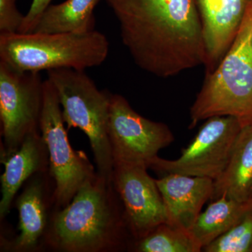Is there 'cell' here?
I'll return each mask as SVG.
<instances>
[{
    "instance_id": "cell-1",
    "label": "cell",
    "mask_w": 252,
    "mask_h": 252,
    "mask_svg": "<svg viewBox=\"0 0 252 252\" xmlns=\"http://www.w3.org/2000/svg\"><path fill=\"white\" fill-rule=\"evenodd\" d=\"M123 44L135 64L170 78L206 64L203 26L195 0H105Z\"/></svg>"
},
{
    "instance_id": "cell-2",
    "label": "cell",
    "mask_w": 252,
    "mask_h": 252,
    "mask_svg": "<svg viewBox=\"0 0 252 252\" xmlns=\"http://www.w3.org/2000/svg\"><path fill=\"white\" fill-rule=\"evenodd\" d=\"M133 242L112 180L97 172L53 212L43 244L59 252H111L130 250Z\"/></svg>"
},
{
    "instance_id": "cell-3",
    "label": "cell",
    "mask_w": 252,
    "mask_h": 252,
    "mask_svg": "<svg viewBox=\"0 0 252 252\" xmlns=\"http://www.w3.org/2000/svg\"><path fill=\"white\" fill-rule=\"evenodd\" d=\"M221 116L236 118L243 127L252 124V0L231 46L205 76L190 107L189 127Z\"/></svg>"
},
{
    "instance_id": "cell-4",
    "label": "cell",
    "mask_w": 252,
    "mask_h": 252,
    "mask_svg": "<svg viewBox=\"0 0 252 252\" xmlns=\"http://www.w3.org/2000/svg\"><path fill=\"white\" fill-rule=\"evenodd\" d=\"M109 42L100 32L0 34V61L21 72L69 68L85 70L107 59Z\"/></svg>"
},
{
    "instance_id": "cell-5",
    "label": "cell",
    "mask_w": 252,
    "mask_h": 252,
    "mask_svg": "<svg viewBox=\"0 0 252 252\" xmlns=\"http://www.w3.org/2000/svg\"><path fill=\"white\" fill-rule=\"evenodd\" d=\"M62 108L67 130L79 128L89 137L97 172L112 180L114 160L108 136L110 93L99 90L84 70L48 71Z\"/></svg>"
},
{
    "instance_id": "cell-6",
    "label": "cell",
    "mask_w": 252,
    "mask_h": 252,
    "mask_svg": "<svg viewBox=\"0 0 252 252\" xmlns=\"http://www.w3.org/2000/svg\"><path fill=\"white\" fill-rule=\"evenodd\" d=\"M64 126L57 93L51 81L46 79L40 131L49 153V172L54 182L55 210L67 206L84 182L97 174L86 154L72 149Z\"/></svg>"
},
{
    "instance_id": "cell-7",
    "label": "cell",
    "mask_w": 252,
    "mask_h": 252,
    "mask_svg": "<svg viewBox=\"0 0 252 252\" xmlns=\"http://www.w3.org/2000/svg\"><path fill=\"white\" fill-rule=\"evenodd\" d=\"M195 138L175 160L156 157L148 168L165 174H180L217 180L224 171L241 130V124L230 116L207 119Z\"/></svg>"
},
{
    "instance_id": "cell-8",
    "label": "cell",
    "mask_w": 252,
    "mask_h": 252,
    "mask_svg": "<svg viewBox=\"0 0 252 252\" xmlns=\"http://www.w3.org/2000/svg\"><path fill=\"white\" fill-rule=\"evenodd\" d=\"M44 82L39 72H21L0 61L1 152H14L28 135L40 131Z\"/></svg>"
},
{
    "instance_id": "cell-9",
    "label": "cell",
    "mask_w": 252,
    "mask_h": 252,
    "mask_svg": "<svg viewBox=\"0 0 252 252\" xmlns=\"http://www.w3.org/2000/svg\"><path fill=\"white\" fill-rule=\"evenodd\" d=\"M108 136L114 165L124 162L147 167L159 151L175 140L166 124L142 117L119 94H111Z\"/></svg>"
},
{
    "instance_id": "cell-10",
    "label": "cell",
    "mask_w": 252,
    "mask_h": 252,
    "mask_svg": "<svg viewBox=\"0 0 252 252\" xmlns=\"http://www.w3.org/2000/svg\"><path fill=\"white\" fill-rule=\"evenodd\" d=\"M142 164L114 163L112 182L122 202L124 218L134 241L167 223L166 211L156 180Z\"/></svg>"
},
{
    "instance_id": "cell-11",
    "label": "cell",
    "mask_w": 252,
    "mask_h": 252,
    "mask_svg": "<svg viewBox=\"0 0 252 252\" xmlns=\"http://www.w3.org/2000/svg\"><path fill=\"white\" fill-rule=\"evenodd\" d=\"M51 179L49 171L35 174L18 197L20 234L10 243L11 251L34 252L42 245L52 215H49L50 207H54Z\"/></svg>"
},
{
    "instance_id": "cell-12",
    "label": "cell",
    "mask_w": 252,
    "mask_h": 252,
    "mask_svg": "<svg viewBox=\"0 0 252 252\" xmlns=\"http://www.w3.org/2000/svg\"><path fill=\"white\" fill-rule=\"evenodd\" d=\"M251 0H195L206 49L205 76L211 74L231 46Z\"/></svg>"
},
{
    "instance_id": "cell-13",
    "label": "cell",
    "mask_w": 252,
    "mask_h": 252,
    "mask_svg": "<svg viewBox=\"0 0 252 252\" xmlns=\"http://www.w3.org/2000/svg\"><path fill=\"white\" fill-rule=\"evenodd\" d=\"M156 182L165 205L167 223L189 231L203 205L212 198L215 181L172 173Z\"/></svg>"
},
{
    "instance_id": "cell-14",
    "label": "cell",
    "mask_w": 252,
    "mask_h": 252,
    "mask_svg": "<svg viewBox=\"0 0 252 252\" xmlns=\"http://www.w3.org/2000/svg\"><path fill=\"white\" fill-rule=\"evenodd\" d=\"M4 172L1 176L0 217L9 213L15 195L25 182L39 172L49 171V157L41 131L26 137L19 147L11 153L1 152Z\"/></svg>"
},
{
    "instance_id": "cell-15",
    "label": "cell",
    "mask_w": 252,
    "mask_h": 252,
    "mask_svg": "<svg viewBox=\"0 0 252 252\" xmlns=\"http://www.w3.org/2000/svg\"><path fill=\"white\" fill-rule=\"evenodd\" d=\"M222 196L240 202L252 199V124L242 127L228 165L215 181L211 200Z\"/></svg>"
},
{
    "instance_id": "cell-16",
    "label": "cell",
    "mask_w": 252,
    "mask_h": 252,
    "mask_svg": "<svg viewBox=\"0 0 252 252\" xmlns=\"http://www.w3.org/2000/svg\"><path fill=\"white\" fill-rule=\"evenodd\" d=\"M189 230L202 249L224 234L252 209V200L240 202L225 196L213 200Z\"/></svg>"
},
{
    "instance_id": "cell-17",
    "label": "cell",
    "mask_w": 252,
    "mask_h": 252,
    "mask_svg": "<svg viewBox=\"0 0 252 252\" xmlns=\"http://www.w3.org/2000/svg\"><path fill=\"white\" fill-rule=\"evenodd\" d=\"M100 0H66L50 4L32 32H86L94 30V10Z\"/></svg>"
},
{
    "instance_id": "cell-18",
    "label": "cell",
    "mask_w": 252,
    "mask_h": 252,
    "mask_svg": "<svg viewBox=\"0 0 252 252\" xmlns=\"http://www.w3.org/2000/svg\"><path fill=\"white\" fill-rule=\"evenodd\" d=\"M130 250L136 252H200L188 230L167 223L158 225L148 235L135 240Z\"/></svg>"
},
{
    "instance_id": "cell-19",
    "label": "cell",
    "mask_w": 252,
    "mask_h": 252,
    "mask_svg": "<svg viewBox=\"0 0 252 252\" xmlns=\"http://www.w3.org/2000/svg\"><path fill=\"white\" fill-rule=\"evenodd\" d=\"M205 252H252V209L233 228L203 249Z\"/></svg>"
},
{
    "instance_id": "cell-20",
    "label": "cell",
    "mask_w": 252,
    "mask_h": 252,
    "mask_svg": "<svg viewBox=\"0 0 252 252\" xmlns=\"http://www.w3.org/2000/svg\"><path fill=\"white\" fill-rule=\"evenodd\" d=\"M17 0H0V34L19 32L24 21L16 6Z\"/></svg>"
},
{
    "instance_id": "cell-21",
    "label": "cell",
    "mask_w": 252,
    "mask_h": 252,
    "mask_svg": "<svg viewBox=\"0 0 252 252\" xmlns=\"http://www.w3.org/2000/svg\"><path fill=\"white\" fill-rule=\"evenodd\" d=\"M52 0H33L24 21L20 28L19 33H30L34 31L39 18Z\"/></svg>"
},
{
    "instance_id": "cell-22",
    "label": "cell",
    "mask_w": 252,
    "mask_h": 252,
    "mask_svg": "<svg viewBox=\"0 0 252 252\" xmlns=\"http://www.w3.org/2000/svg\"></svg>"
}]
</instances>
